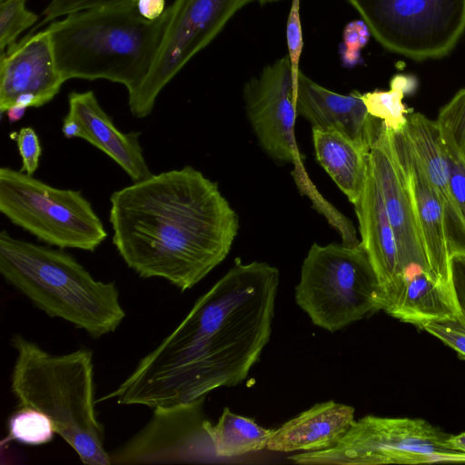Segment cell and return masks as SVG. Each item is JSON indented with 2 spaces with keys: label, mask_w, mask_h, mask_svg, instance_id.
<instances>
[{
  "label": "cell",
  "mask_w": 465,
  "mask_h": 465,
  "mask_svg": "<svg viewBox=\"0 0 465 465\" xmlns=\"http://www.w3.org/2000/svg\"><path fill=\"white\" fill-rule=\"evenodd\" d=\"M277 1H280V0H258V2H260L262 5L273 3V2H277Z\"/></svg>",
  "instance_id": "obj_39"
},
{
  "label": "cell",
  "mask_w": 465,
  "mask_h": 465,
  "mask_svg": "<svg viewBox=\"0 0 465 465\" xmlns=\"http://www.w3.org/2000/svg\"><path fill=\"white\" fill-rule=\"evenodd\" d=\"M138 13L147 20H156L165 11V0H138Z\"/></svg>",
  "instance_id": "obj_35"
},
{
  "label": "cell",
  "mask_w": 465,
  "mask_h": 465,
  "mask_svg": "<svg viewBox=\"0 0 465 465\" xmlns=\"http://www.w3.org/2000/svg\"><path fill=\"white\" fill-rule=\"evenodd\" d=\"M354 421V408L329 401L318 403L275 430L267 448L277 452L330 448Z\"/></svg>",
  "instance_id": "obj_21"
},
{
  "label": "cell",
  "mask_w": 465,
  "mask_h": 465,
  "mask_svg": "<svg viewBox=\"0 0 465 465\" xmlns=\"http://www.w3.org/2000/svg\"><path fill=\"white\" fill-rule=\"evenodd\" d=\"M64 82L47 29L26 35L1 52L0 113L4 114L14 104L43 106L54 98Z\"/></svg>",
  "instance_id": "obj_13"
},
{
  "label": "cell",
  "mask_w": 465,
  "mask_h": 465,
  "mask_svg": "<svg viewBox=\"0 0 465 465\" xmlns=\"http://www.w3.org/2000/svg\"><path fill=\"white\" fill-rule=\"evenodd\" d=\"M353 205L360 226L361 244L374 268L382 295L403 273L381 190L371 164L362 193Z\"/></svg>",
  "instance_id": "obj_20"
},
{
  "label": "cell",
  "mask_w": 465,
  "mask_h": 465,
  "mask_svg": "<svg viewBox=\"0 0 465 465\" xmlns=\"http://www.w3.org/2000/svg\"><path fill=\"white\" fill-rule=\"evenodd\" d=\"M68 105L66 115L74 119L82 127V139L112 158L134 183L153 174L139 142L140 133L121 132L101 107L94 92L70 93Z\"/></svg>",
  "instance_id": "obj_18"
},
{
  "label": "cell",
  "mask_w": 465,
  "mask_h": 465,
  "mask_svg": "<svg viewBox=\"0 0 465 465\" xmlns=\"http://www.w3.org/2000/svg\"><path fill=\"white\" fill-rule=\"evenodd\" d=\"M168 8L156 20L135 6L86 9L46 28L64 81L105 79L124 85L128 94L142 84L156 54Z\"/></svg>",
  "instance_id": "obj_4"
},
{
  "label": "cell",
  "mask_w": 465,
  "mask_h": 465,
  "mask_svg": "<svg viewBox=\"0 0 465 465\" xmlns=\"http://www.w3.org/2000/svg\"><path fill=\"white\" fill-rule=\"evenodd\" d=\"M26 0L0 1V48L4 52L17 36L33 25L38 16L25 7Z\"/></svg>",
  "instance_id": "obj_27"
},
{
  "label": "cell",
  "mask_w": 465,
  "mask_h": 465,
  "mask_svg": "<svg viewBox=\"0 0 465 465\" xmlns=\"http://www.w3.org/2000/svg\"><path fill=\"white\" fill-rule=\"evenodd\" d=\"M295 302L313 324L331 332L381 310V288L361 242L313 243L302 265Z\"/></svg>",
  "instance_id": "obj_6"
},
{
  "label": "cell",
  "mask_w": 465,
  "mask_h": 465,
  "mask_svg": "<svg viewBox=\"0 0 465 465\" xmlns=\"http://www.w3.org/2000/svg\"><path fill=\"white\" fill-rule=\"evenodd\" d=\"M371 35L414 61L448 55L465 32V0H347Z\"/></svg>",
  "instance_id": "obj_9"
},
{
  "label": "cell",
  "mask_w": 465,
  "mask_h": 465,
  "mask_svg": "<svg viewBox=\"0 0 465 465\" xmlns=\"http://www.w3.org/2000/svg\"><path fill=\"white\" fill-rule=\"evenodd\" d=\"M390 86V90L368 92L361 94V97L371 116L381 120L387 129L399 132L404 128L407 115L412 112L403 104V97L415 92L418 81L413 75L396 74Z\"/></svg>",
  "instance_id": "obj_24"
},
{
  "label": "cell",
  "mask_w": 465,
  "mask_h": 465,
  "mask_svg": "<svg viewBox=\"0 0 465 465\" xmlns=\"http://www.w3.org/2000/svg\"><path fill=\"white\" fill-rule=\"evenodd\" d=\"M137 1L138 0H51L43 12L45 15L43 23L52 22L59 16L86 9L135 6Z\"/></svg>",
  "instance_id": "obj_28"
},
{
  "label": "cell",
  "mask_w": 465,
  "mask_h": 465,
  "mask_svg": "<svg viewBox=\"0 0 465 465\" xmlns=\"http://www.w3.org/2000/svg\"><path fill=\"white\" fill-rule=\"evenodd\" d=\"M370 164L381 190L402 273L411 267L419 266L431 276L405 177L392 153L383 124L370 151Z\"/></svg>",
  "instance_id": "obj_15"
},
{
  "label": "cell",
  "mask_w": 465,
  "mask_h": 465,
  "mask_svg": "<svg viewBox=\"0 0 465 465\" xmlns=\"http://www.w3.org/2000/svg\"><path fill=\"white\" fill-rule=\"evenodd\" d=\"M7 440L38 446L50 442L55 433L53 422L43 412L30 407L21 406L8 419Z\"/></svg>",
  "instance_id": "obj_25"
},
{
  "label": "cell",
  "mask_w": 465,
  "mask_h": 465,
  "mask_svg": "<svg viewBox=\"0 0 465 465\" xmlns=\"http://www.w3.org/2000/svg\"><path fill=\"white\" fill-rule=\"evenodd\" d=\"M387 131L392 153L409 189L430 274L437 282L451 291L450 258L441 203L403 130Z\"/></svg>",
  "instance_id": "obj_14"
},
{
  "label": "cell",
  "mask_w": 465,
  "mask_h": 465,
  "mask_svg": "<svg viewBox=\"0 0 465 465\" xmlns=\"http://www.w3.org/2000/svg\"><path fill=\"white\" fill-rule=\"evenodd\" d=\"M5 281L49 317L64 320L93 338L114 332L125 317L114 282H104L71 254L0 232Z\"/></svg>",
  "instance_id": "obj_5"
},
{
  "label": "cell",
  "mask_w": 465,
  "mask_h": 465,
  "mask_svg": "<svg viewBox=\"0 0 465 465\" xmlns=\"http://www.w3.org/2000/svg\"><path fill=\"white\" fill-rule=\"evenodd\" d=\"M286 40L288 56L291 61L292 74L297 83L300 73V60L302 53L303 39L301 20V0H292L286 25Z\"/></svg>",
  "instance_id": "obj_30"
},
{
  "label": "cell",
  "mask_w": 465,
  "mask_h": 465,
  "mask_svg": "<svg viewBox=\"0 0 465 465\" xmlns=\"http://www.w3.org/2000/svg\"><path fill=\"white\" fill-rule=\"evenodd\" d=\"M450 286L460 319L465 322V254H454L450 260Z\"/></svg>",
  "instance_id": "obj_34"
},
{
  "label": "cell",
  "mask_w": 465,
  "mask_h": 465,
  "mask_svg": "<svg viewBox=\"0 0 465 465\" xmlns=\"http://www.w3.org/2000/svg\"><path fill=\"white\" fill-rule=\"evenodd\" d=\"M370 35L363 21H353L347 25L343 34V60L346 64L353 65L358 63L360 51L366 45Z\"/></svg>",
  "instance_id": "obj_33"
},
{
  "label": "cell",
  "mask_w": 465,
  "mask_h": 465,
  "mask_svg": "<svg viewBox=\"0 0 465 465\" xmlns=\"http://www.w3.org/2000/svg\"><path fill=\"white\" fill-rule=\"evenodd\" d=\"M381 310L419 328L430 322L460 319L451 291L419 266L406 270L382 292Z\"/></svg>",
  "instance_id": "obj_19"
},
{
  "label": "cell",
  "mask_w": 465,
  "mask_h": 465,
  "mask_svg": "<svg viewBox=\"0 0 465 465\" xmlns=\"http://www.w3.org/2000/svg\"><path fill=\"white\" fill-rule=\"evenodd\" d=\"M62 132L65 138H82L83 131L80 124L73 118L65 115L63 120Z\"/></svg>",
  "instance_id": "obj_36"
},
{
  "label": "cell",
  "mask_w": 465,
  "mask_h": 465,
  "mask_svg": "<svg viewBox=\"0 0 465 465\" xmlns=\"http://www.w3.org/2000/svg\"><path fill=\"white\" fill-rule=\"evenodd\" d=\"M449 434L420 419L365 416L331 447L287 458L297 464L378 465L465 461Z\"/></svg>",
  "instance_id": "obj_8"
},
{
  "label": "cell",
  "mask_w": 465,
  "mask_h": 465,
  "mask_svg": "<svg viewBox=\"0 0 465 465\" xmlns=\"http://www.w3.org/2000/svg\"><path fill=\"white\" fill-rule=\"evenodd\" d=\"M0 212L49 246L94 252L104 226L80 191L59 189L10 167L0 169Z\"/></svg>",
  "instance_id": "obj_7"
},
{
  "label": "cell",
  "mask_w": 465,
  "mask_h": 465,
  "mask_svg": "<svg viewBox=\"0 0 465 465\" xmlns=\"http://www.w3.org/2000/svg\"><path fill=\"white\" fill-rule=\"evenodd\" d=\"M1 1V0H0Z\"/></svg>",
  "instance_id": "obj_40"
},
{
  "label": "cell",
  "mask_w": 465,
  "mask_h": 465,
  "mask_svg": "<svg viewBox=\"0 0 465 465\" xmlns=\"http://www.w3.org/2000/svg\"><path fill=\"white\" fill-rule=\"evenodd\" d=\"M441 135L449 140L465 163V88L440 110L435 120Z\"/></svg>",
  "instance_id": "obj_26"
},
{
  "label": "cell",
  "mask_w": 465,
  "mask_h": 465,
  "mask_svg": "<svg viewBox=\"0 0 465 465\" xmlns=\"http://www.w3.org/2000/svg\"><path fill=\"white\" fill-rule=\"evenodd\" d=\"M298 115L314 129L336 131L371 151L382 122L371 116L361 94H341L313 82L300 71L295 90Z\"/></svg>",
  "instance_id": "obj_16"
},
{
  "label": "cell",
  "mask_w": 465,
  "mask_h": 465,
  "mask_svg": "<svg viewBox=\"0 0 465 465\" xmlns=\"http://www.w3.org/2000/svg\"><path fill=\"white\" fill-rule=\"evenodd\" d=\"M448 441L453 449L465 453V432L458 435H450Z\"/></svg>",
  "instance_id": "obj_38"
},
{
  "label": "cell",
  "mask_w": 465,
  "mask_h": 465,
  "mask_svg": "<svg viewBox=\"0 0 465 465\" xmlns=\"http://www.w3.org/2000/svg\"><path fill=\"white\" fill-rule=\"evenodd\" d=\"M296 84L288 54L266 65L243 87L245 108L263 150L273 159L295 163Z\"/></svg>",
  "instance_id": "obj_11"
},
{
  "label": "cell",
  "mask_w": 465,
  "mask_h": 465,
  "mask_svg": "<svg viewBox=\"0 0 465 465\" xmlns=\"http://www.w3.org/2000/svg\"><path fill=\"white\" fill-rule=\"evenodd\" d=\"M11 345L16 351L11 389L19 405L45 414L84 464H111L95 411L93 352L52 354L18 333Z\"/></svg>",
  "instance_id": "obj_3"
},
{
  "label": "cell",
  "mask_w": 465,
  "mask_h": 465,
  "mask_svg": "<svg viewBox=\"0 0 465 465\" xmlns=\"http://www.w3.org/2000/svg\"><path fill=\"white\" fill-rule=\"evenodd\" d=\"M421 329L437 337L465 359V322L459 318L430 322Z\"/></svg>",
  "instance_id": "obj_29"
},
{
  "label": "cell",
  "mask_w": 465,
  "mask_h": 465,
  "mask_svg": "<svg viewBox=\"0 0 465 465\" xmlns=\"http://www.w3.org/2000/svg\"><path fill=\"white\" fill-rule=\"evenodd\" d=\"M203 401L156 407L146 425L110 453L111 464L175 463L199 460L209 439L200 411ZM210 440V439H209Z\"/></svg>",
  "instance_id": "obj_12"
},
{
  "label": "cell",
  "mask_w": 465,
  "mask_h": 465,
  "mask_svg": "<svg viewBox=\"0 0 465 465\" xmlns=\"http://www.w3.org/2000/svg\"><path fill=\"white\" fill-rule=\"evenodd\" d=\"M258 0H175L147 74L128 94L131 114L148 116L157 96L181 69L223 30L242 7Z\"/></svg>",
  "instance_id": "obj_10"
},
{
  "label": "cell",
  "mask_w": 465,
  "mask_h": 465,
  "mask_svg": "<svg viewBox=\"0 0 465 465\" xmlns=\"http://www.w3.org/2000/svg\"><path fill=\"white\" fill-rule=\"evenodd\" d=\"M441 137L444 143L450 190L465 218V163L451 143L442 135Z\"/></svg>",
  "instance_id": "obj_31"
},
{
  "label": "cell",
  "mask_w": 465,
  "mask_h": 465,
  "mask_svg": "<svg viewBox=\"0 0 465 465\" xmlns=\"http://www.w3.org/2000/svg\"><path fill=\"white\" fill-rule=\"evenodd\" d=\"M318 163L354 204L365 185L370 151L336 131L312 128Z\"/></svg>",
  "instance_id": "obj_22"
},
{
  "label": "cell",
  "mask_w": 465,
  "mask_h": 465,
  "mask_svg": "<svg viewBox=\"0 0 465 465\" xmlns=\"http://www.w3.org/2000/svg\"><path fill=\"white\" fill-rule=\"evenodd\" d=\"M280 272L264 262L233 266L132 373L100 401L156 407L203 401L245 380L269 341Z\"/></svg>",
  "instance_id": "obj_1"
},
{
  "label": "cell",
  "mask_w": 465,
  "mask_h": 465,
  "mask_svg": "<svg viewBox=\"0 0 465 465\" xmlns=\"http://www.w3.org/2000/svg\"><path fill=\"white\" fill-rule=\"evenodd\" d=\"M12 136L16 142L19 154L22 159L20 171L33 175L39 166V158L42 148L36 132L31 126L22 127L18 133Z\"/></svg>",
  "instance_id": "obj_32"
},
{
  "label": "cell",
  "mask_w": 465,
  "mask_h": 465,
  "mask_svg": "<svg viewBox=\"0 0 465 465\" xmlns=\"http://www.w3.org/2000/svg\"><path fill=\"white\" fill-rule=\"evenodd\" d=\"M402 130L441 203L450 258L465 254V218L450 190L444 143L436 121L411 112Z\"/></svg>",
  "instance_id": "obj_17"
},
{
  "label": "cell",
  "mask_w": 465,
  "mask_h": 465,
  "mask_svg": "<svg viewBox=\"0 0 465 465\" xmlns=\"http://www.w3.org/2000/svg\"><path fill=\"white\" fill-rule=\"evenodd\" d=\"M216 457L229 458L267 448L275 430L259 426L252 419L240 416L224 408L218 422L203 421Z\"/></svg>",
  "instance_id": "obj_23"
},
{
  "label": "cell",
  "mask_w": 465,
  "mask_h": 465,
  "mask_svg": "<svg viewBox=\"0 0 465 465\" xmlns=\"http://www.w3.org/2000/svg\"><path fill=\"white\" fill-rule=\"evenodd\" d=\"M26 109V107L16 104H14L7 108L5 114H6V117L10 124H13L14 123L20 121L24 117Z\"/></svg>",
  "instance_id": "obj_37"
},
{
  "label": "cell",
  "mask_w": 465,
  "mask_h": 465,
  "mask_svg": "<svg viewBox=\"0 0 465 465\" xmlns=\"http://www.w3.org/2000/svg\"><path fill=\"white\" fill-rule=\"evenodd\" d=\"M109 220L113 243L130 269L182 292L226 258L239 229L218 184L190 165L114 192Z\"/></svg>",
  "instance_id": "obj_2"
}]
</instances>
